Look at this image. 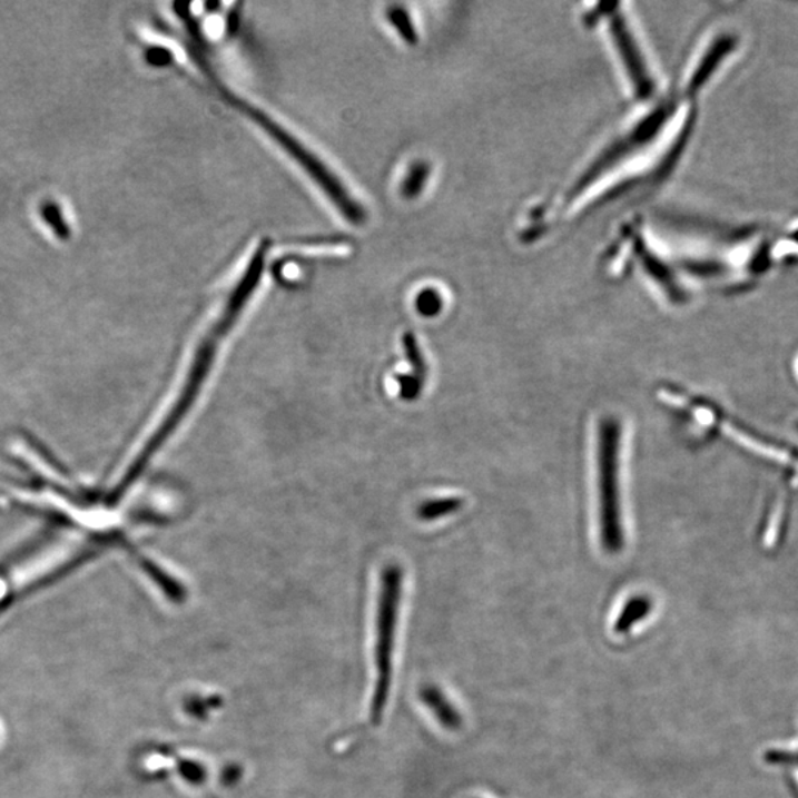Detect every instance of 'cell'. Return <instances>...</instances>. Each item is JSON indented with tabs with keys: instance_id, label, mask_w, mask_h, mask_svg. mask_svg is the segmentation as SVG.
Here are the masks:
<instances>
[{
	"instance_id": "cell-18",
	"label": "cell",
	"mask_w": 798,
	"mask_h": 798,
	"mask_svg": "<svg viewBox=\"0 0 798 798\" xmlns=\"http://www.w3.org/2000/svg\"><path fill=\"white\" fill-rule=\"evenodd\" d=\"M146 61L151 67L161 69V67L169 66L174 61V53L165 47H150L146 51Z\"/></svg>"
},
{
	"instance_id": "cell-12",
	"label": "cell",
	"mask_w": 798,
	"mask_h": 798,
	"mask_svg": "<svg viewBox=\"0 0 798 798\" xmlns=\"http://www.w3.org/2000/svg\"><path fill=\"white\" fill-rule=\"evenodd\" d=\"M462 506L463 500L457 497L432 500V502L422 504L418 509V518L427 522L440 520V518L457 512Z\"/></svg>"
},
{
	"instance_id": "cell-6",
	"label": "cell",
	"mask_w": 798,
	"mask_h": 798,
	"mask_svg": "<svg viewBox=\"0 0 798 798\" xmlns=\"http://www.w3.org/2000/svg\"><path fill=\"white\" fill-rule=\"evenodd\" d=\"M610 22L612 39H614L617 49H619L622 65H624L627 73H629L636 95L642 99L651 97L656 85H653V80L649 76L648 67L644 65L642 53H640V49L636 45L633 35L630 33L629 27H627L620 13L612 16Z\"/></svg>"
},
{
	"instance_id": "cell-5",
	"label": "cell",
	"mask_w": 798,
	"mask_h": 798,
	"mask_svg": "<svg viewBox=\"0 0 798 798\" xmlns=\"http://www.w3.org/2000/svg\"><path fill=\"white\" fill-rule=\"evenodd\" d=\"M666 117V111L660 108V110L653 112L652 116L647 117L642 124L636 126L629 135L622 137L619 142L608 148V150L594 161L592 168L585 170L583 177L574 185L572 196L579 194L581 189L588 187L590 183H593L594 179L601 177V175L607 173L608 169H611L612 166L619 164V161L629 156L631 151L638 150V148L651 141V139L656 137L658 129L664 125Z\"/></svg>"
},
{
	"instance_id": "cell-7",
	"label": "cell",
	"mask_w": 798,
	"mask_h": 798,
	"mask_svg": "<svg viewBox=\"0 0 798 798\" xmlns=\"http://www.w3.org/2000/svg\"><path fill=\"white\" fill-rule=\"evenodd\" d=\"M421 698L445 729L455 730L462 726V716L441 689L430 684L422 689Z\"/></svg>"
},
{
	"instance_id": "cell-14",
	"label": "cell",
	"mask_w": 798,
	"mask_h": 798,
	"mask_svg": "<svg viewBox=\"0 0 798 798\" xmlns=\"http://www.w3.org/2000/svg\"><path fill=\"white\" fill-rule=\"evenodd\" d=\"M387 18H390L392 26H394L395 29L398 30L401 38H403L405 40V42H408V43L417 42L416 29H414V27L412 24V20H410V16H408L407 11H405L404 8H401V7L390 8V11H387Z\"/></svg>"
},
{
	"instance_id": "cell-15",
	"label": "cell",
	"mask_w": 798,
	"mask_h": 798,
	"mask_svg": "<svg viewBox=\"0 0 798 798\" xmlns=\"http://www.w3.org/2000/svg\"><path fill=\"white\" fill-rule=\"evenodd\" d=\"M416 309L423 317H435L443 309V297L435 288H425V290L418 293Z\"/></svg>"
},
{
	"instance_id": "cell-10",
	"label": "cell",
	"mask_w": 798,
	"mask_h": 798,
	"mask_svg": "<svg viewBox=\"0 0 798 798\" xmlns=\"http://www.w3.org/2000/svg\"><path fill=\"white\" fill-rule=\"evenodd\" d=\"M40 216H42L43 223L52 229L57 238H60V240H69L71 228L69 227V223H67L61 205H58V203L53 200L45 201L43 205L40 206Z\"/></svg>"
},
{
	"instance_id": "cell-16",
	"label": "cell",
	"mask_w": 798,
	"mask_h": 798,
	"mask_svg": "<svg viewBox=\"0 0 798 798\" xmlns=\"http://www.w3.org/2000/svg\"><path fill=\"white\" fill-rule=\"evenodd\" d=\"M404 349L410 363H412L414 367V376L425 382L427 370L425 359H423L421 348H418L416 336H413L412 333L404 335Z\"/></svg>"
},
{
	"instance_id": "cell-9",
	"label": "cell",
	"mask_w": 798,
	"mask_h": 798,
	"mask_svg": "<svg viewBox=\"0 0 798 798\" xmlns=\"http://www.w3.org/2000/svg\"><path fill=\"white\" fill-rule=\"evenodd\" d=\"M729 48L730 40L725 38L711 45V49L702 57L700 66H697L691 79H689V92H693V90H698L705 85L707 78H709L712 70L716 69V66L719 65V61L723 58L725 53L728 52Z\"/></svg>"
},
{
	"instance_id": "cell-8",
	"label": "cell",
	"mask_w": 798,
	"mask_h": 798,
	"mask_svg": "<svg viewBox=\"0 0 798 798\" xmlns=\"http://www.w3.org/2000/svg\"><path fill=\"white\" fill-rule=\"evenodd\" d=\"M652 601L648 597H634L622 607L614 624L615 633H629L638 622H642L652 611Z\"/></svg>"
},
{
	"instance_id": "cell-3",
	"label": "cell",
	"mask_w": 798,
	"mask_h": 798,
	"mask_svg": "<svg viewBox=\"0 0 798 798\" xmlns=\"http://www.w3.org/2000/svg\"><path fill=\"white\" fill-rule=\"evenodd\" d=\"M247 115L252 117L263 129L266 130L278 142V146L286 150L287 155L299 164L301 168L314 179V183L322 187L326 196L331 198L333 205L339 209L349 223L363 224L365 220V211L363 207L351 197L344 185L337 179L336 175L314 155L301 141H297L293 135L288 134L282 126L275 124L273 119L265 116L263 111L255 110L254 107L243 106Z\"/></svg>"
},
{
	"instance_id": "cell-1",
	"label": "cell",
	"mask_w": 798,
	"mask_h": 798,
	"mask_svg": "<svg viewBox=\"0 0 798 798\" xmlns=\"http://www.w3.org/2000/svg\"><path fill=\"white\" fill-rule=\"evenodd\" d=\"M258 284L259 277L255 273L243 274L240 282H238L236 288H234L231 293V296H229L223 315H220L218 322L215 324V327L211 328L209 335L205 337L200 348H198L196 358L193 361L191 372H189L187 383H185L183 392H180L177 404H175L174 408L170 410L169 416L166 417L164 423H161L159 431L156 432V435L152 436L150 443H148L146 449H144L141 455H139L137 462H135L134 467L130 469V472L128 473L130 480L135 481L139 475H141L152 455H155L156 451L165 444V441L174 434V431L177 430L179 423L183 422L185 414H187L188 410L191 408L194 401L197 398L198 392L201 390L203 383L206 381L211 363H214L215 354L216 351H218L220 341H223L224 337L228 335V332L231 331V327L236 324L237 318L240 317L243 308H245V305L247 304V301L250 299V296L254 295Z\"/></svg>"
},
{
	"instance_id": "cell-19",
	"label": "cell",
	"mask_w": 798,
	"mask_h": 798,
	"mask_svg": "<svg viewBox=\"0 0 798 798\" xmlns=\"http://www.w3.org/2000/svg\"><path fill=\"white\" fill-rule=\"evenodd\" d=\"M180 774H183V777L187 779L188 782H203V779H205V770L198 768L196 765L189 763V761L180 766Z\"/></svg>"
},
{
	"instance_id": "cell-17",
	"label": "cell",
	"mask_w": 798,
	"mask_h": 798,
	"mask_svg": "<svg viewBox=\"0 0 798 798\" xmlns=\"http://www.w3.org/2000/svg\"><path fill=\"white\" fill-rule=\"evenodd\" d=\"M396 382H398L400 385L401 398H404L405 401L416 400L417 396L421 395L423 383H425L421 381V378L414 376V374L396 378Z\"/></svg>"
},
{
	"instance_id": "cell-11",
	"label": "cell",
	"mask_w": 798,
	"mask_h": 798,
	"mask_svg": "<svg viewBox=\"0 0 798 798\" xmlns=\"http://www.w3.org/2000/svg\"><path fill=\"white\" fill-rule=\"evenodd\" d=\"M144 568H146V571L150 574L152 581H156V584L164 590V593L170 599V601L175 603L185 601L187 592H185L184 585L180 584L179 581L166 574V572L161 571L159 567L155 565V563L146 562L144 563Z\"/></svg>"
},
{
	"instance_id": "cell-2",
	"label": "cell",
	"mask_w": 798,
	"mask_h": 798,
	"mask_svg": "<svg viewBox=\"0 0 798 798\" xmlns=\"http://www.w3.org/2000/svg\"><path fill=\"white\" fill-rule=\"evenodd\" d=\"M621 423L614 417L601 422L598 435L599 534L608 553L624 548L622 526L620 457Z\"/></svg>"
},
{
	"instance_id": "cell-13",
	"label": "cell",
	"mask_w": 798,
	"mask_h": 798,
	"mask_svg": "<svg viewBox=\"0 0 798 798\" xmlns=\"http://www.w3.org/2000/svg\"><path fill=\"white\" fill-rule=\"evenodd\" d=\"M427 177H430V166L422 164V161L413 165L403 185H401V191H403L404 197H417L418 194L422 193L423 187H425Z\"/></svg>"
},
{
	"instance_id": "cell-4",
	"label": "cell",
	"mask_w": 798,
	"mask_h": 798,
	"mask_svg": "<svg viewBox=\"0 0 798 798\" xmlns=\"http://www.w3.org/2000/svg\"><path fill=\"white\" fill-rule=\"evenodd\" d=\"M403 572L400 567H387L383 572L381 608L377 624V687L373 701V719L381 720L392 679V648H394L396 615L401 597Z\"/></svg>"
}]
</instances>
